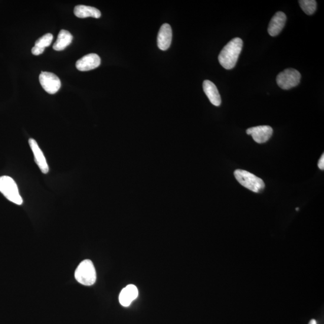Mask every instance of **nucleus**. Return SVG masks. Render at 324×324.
I'll return each instance as SVG.
<instances>
[{
    "instance_id": "obj_1",
    "label": "nucleus",
    "mask_w": 324,
    "mask_h": 324,
    "mask_svg": "<svg viewBox=\"0 0 324 324\" xmlns=\"http://www.w3.org/2000/svg\"><path fill=\"white\" fill-rule=\"evenodd\" d=\"M243 41L239 38H234L226 45L219 55V61L225 69L231 70L233 68L240 55Z\"/></svg>"
},
{
    "instance_id": "obj_2",
    "label": "nucleus",
    "mask_w": 324,
    "mask_h": 324,
    "mask_svg": "<svg viewBox=\"0 0 324 324\" xmlns=\"http://www.w3.org/2000/svg\"><path fill=\"white\" fill-rule=\"evenodd\" d=\"M78 283L85 286H91L96 282V271L92 261L84 260L79 264L75 273Z\"/></svg>"
},
{
    "instance_id": "obj_3",
    "label": "nucleus",
    "mask_w": 324,
    "mask_h": 324,
    "mask_svg": "<svg viewBox=\"0 0 324 324\" xmlns=\"http://www.w3.org/2000/svg\"><path fill=\"white\" fill-rule=\"evenodd\" d=\"M234 176L240 185L252 192L260 193L265 188L263 179L245 170H236L234 172Z\"/></svg>"
},
{
    "instance_id": "obj_4",
    "label": "nucleus",
    "mask_w": 324,
    "mask_h": 324,
    "mask_svg": "<svg viewBox=\"0 0 324 324\" xmlns=\"http://www.w3.org/2000/svg\"><path fill=\"white\" fill-rule=\"evenodd\" d=\"M0 192L9 201L19 205L22 204L23 200L19 194L18 186L14 179L10 176H0Z\"/></svg>"
},
{
    "instance_id": "obj_5",
    "label": "nucleus",
    "mask_w": 324,
    "mask_h": 324,
    "mask_svg": "<svg viewBox=\"0 0 324 324\" xmlns=\"http://www.w3.org/2000/svg\"><path fill=\"white\" fill-rule=\"evenodd\" d=\"M301 74L294 68H287L277 75L276 82L278 86L283 90H290L300 83Z\"/></svg>"
},
{
    "instance_id": "obj_6",
    "label": "nucleus",
    "mask_w": 324,
    "mask_h": 324,
    "mask_svg": "<svg viewBox=\"0 0 324 324\" xmlns=\"http://www.w3.org/2000/svg\"><path fill=\"white\" fill-rule=\"evenodd\" d=\"M39 81L45 91L49 94H55L60 89V80L56 75L51 72L42 71L39 76Z\"/></svg>"
},
{
    "instance_id": "obj_7",
    "label": "nucleus",
    "mask_w": 324,
    "mask_h": 324,
    "mask_svg": "<svg viewBox=\"0 0 324 324\" xmlns=\"http://www.w3.org/2000/svg\"><path fill=\"white\" fill-rule=\"evenodd\" d=\"M246 133L253 137L255 142L263 143L270 139L273 135V130L269 126H259L248 128Z\"/></svg>"
},
{
    "instance_id": "obj_8",
    "label": "nucleus",
    "mask_w": 324,
    "mask_h": 324,
    "mask_svg": "<svg viewBox=\"0 0 324 324\" xmlns=\"http://www.w3.org/2000/svg\"><path fill=\"white\" fill-rule=\"evenodd\" d=\"M100 63L101 60L99 55L96 54H90L85 55L78 60L76 63V67L80 71H89L99 67Z\"/></svg>"
},
{
    "instance_id": "obj_9",
    "label": "nucleus",
    "mask_w": 324,
    "mask_h": 324,
    "mask_svg": "<svg viewBox=\"0 0 324 324\" xmlns=\"http://www.w3.org/2000/svg\"><path fill=\"white\" fill-rule=\"evenodd\" d=\"M286 21V15L282 12H277L271 19L268 25V34L273 37L279 35L284 28Z\"/></svg>"
},
{
    "instance_id": "obj_10",
    "label": "nucleus",
    "mask_w": 324,
    "mask_h": 324,
    "mask_svg": "<svg viewBox=\"0 0 324 324\" xmlns=\"http://www.w3.org/2000/svg\"><path fill=\"white\" fill-rule=\"evenodd\" d=\"M28 142L33 153L35 163H37L42 172L47 174L49 172V167L43 152L34 139H29Z\"/></svg>"
},
{
    "instance_id": "obj_11",
    "label": "nucleus",
    "mask_w": 324,
    "mask_h": 324,
    "mask_svg": "<svg viewBox=\"0 0 324 324\" xmlns=\"http://www.w3.org/2000/svg\"><path fill=\"white\" fill-rule=\"evenodd\" d=\"M172 31L171 26L164 24L160 27L158 35V46L160 50L166 51L171 46Z\"/></svg>"
},
{
    "instance_id": "obj_12",
    "label": "nucleus",
    "mask_w": 324,
    "mask_h": 324,
    "mask_svg": "<svg viewBox=\"0 0 324 324\" xmlns=\"http://www.w3.org/2000/svg\"><path fill=\"white\" fill-rule=\"evenodd\" d=\"M138 290L134 284L124 287L119 296V302L124 307H128L138 296Z\"/></svg>"
},
{
    "instance_id": "obj_13",
    "label": "nucleus",
    "mask_w": 324,
    "mask_h": 324,
    "mask_svg": "<svg viewBox=\"0 0 324 324\" xmlns=\"http://www.w3.org/2000/svg\"><path fill=\"white\" fill-rule=\"evenodd\" d=\"M203 90L213 105L215 106L221 105L222 102L221 95L213 83L209 80L204 81L203 83Z\"/></svg>"
},
{
    "instance_id": "obj_14",
    "label": "nucleus",
    "mask_w": 324,
    "mask_h": 324,
    "mask_svg": "<svg viewBox=\"0 0 324 324\" xmlns=\"http://www.w3.org/2000/svg\"><path fill=\"white\" fill-rule=\"evenodd\" d=\"M74 14L78 18H86L92 17L99 18L101 16V12L96 8L84 5L76 6L74 9Z\"/></svg>"
},
{
    "instance_id": "obj_15",
    "label": "nucleus",
    "mask_w": 324,
    "mask_h": 324,
    "mask_svg": "<svg viewBox=\"0 0 324 324\" xmlns=\"http://www.w3.org/2000/svg\"><path fill=\"white\" fill-rule=\"evenodd\" d=\"M73 40V35L69 31L62 29L59 32L56 42L53 45V49L55 51H60L66 48Z\"/></svg>"
},
{
    "instance_id": "obj_16",
    "label": "nucleus",
    "mask_w": 324,
    "mask_h": 324,
    "mask_svg": "<svg viewBox=\"0 0 324 324\" xmlns=\"http://www.w3.org/2000/svg\"><path fill=\"white\" fill-rule=\"evenodd\" d=\"M299 2L301 8L306 14L312 15L315 12L317 3L315 0H300Z\"/></svg>"
},
{
    "instance_id": "obj_17",
    "label": "nucleus",
    "mask_w": 324,
    "mask_h": 324,
    "mask_svg": "<svg viewBox=\"0 0 324 324\" xmlns=\"http://www.w3.org/2000/svg\"><path fill=\"white\" fill-rule=\"evenodd\" d=\"M52 40H53V35L51 33L46 34L36 41L35 46L45 49L46 47H48L49 46H50Z\"/></svg>"
},
{
    "instance_id": "obj_18",
    "label": "nucleus",
    "mask_w": 324,
    "mask_h": 324,
    "mask_svg": "<svg viewBox=\"0 0 324 324\" xmlns=\"http://www.w3.org/2000/svg\"><path fill=\"white\" fill-rule=\"evenodd\" d=\"M44 51H45V48H42L39 47H36V46H34V47L32 48L31 52L32 54L34 55H39L43 53Z\"/></svg>"
},
{
    "instance_id": "obj_19",
    "label": "nucleus",
    "mask_w": 324,
    "mask_h": 324,
    "mask_svg": "<svg viewBox=\"0 0 324 324\" xmlns=\"http://www.w3.org/2000/svg\"><path fill=\"white\" fill-rule=\"evenodd\" d=\"M318 167H319V168L320 170H323L324 169V155H323V154L322 156H321V158H320V160H319Z\"/></svg>"
},
{
    "instance_id": "obj_20",
    "label": "nucleus",
    "mask_w": 324,
    "mask_h": 324,
    "mask_svg": "<svg viewBox=\"0 0 324 324\" xmlns=\"http://www.w3.org/2000/svg\"><path fill=\"white\" fill-rule=\"evenodd\" d=\"M309 324H317V322L315 319L311 320Z\"/></svg>"
},
{
    "instance_id": "obj_21",
    "label": "nucleus",
    "mask_w": 324,
    "mask_h": 324,
    "mask_svg": "<svg viewBox=\"0 0 324 324\" xmlns=\"http://www.w3.org/2000/svg\"><path fill=\"white\" fill-rule=\"evenodd\" d=\"M299 208H296V210H297V211H299Z\"/></svg>"
}]
</instances>
